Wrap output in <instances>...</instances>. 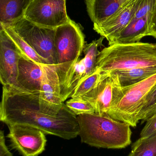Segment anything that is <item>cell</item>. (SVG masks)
<instances>
[{"instance_id":"4fadbf2b","label":"cell","mask_w":156,"mask_h":156,"mask_svg":"<svg viewBox=\"0 0 156 156\" xmlns=\"http://www.w3.org/2000/svg\"><path fill=\"white\" fill-rule=\"evenodd\" d=\"M142 0H129L111 17L99 25H93V30L109 42L115 44L121 32L133 18Z\"/></svg>"},{"instance_id":"e0dca14e","label":"cell","mask_w":156,"mask_h":156,"mask_svg":"<svg viewBox=\"0 0 156 156\" xmlns=\"http://www.w3.org/2000/svg\"><path fill=\"white\" fill-rule=\"evenodd\" d=\"M152 15L142 18H133L121 32L115 44H132L140 42L146 36H149V25Z\"/></svg>"},{"instance_id":"ba28073f","label":"cell","mask_w":156,"mask_h":156,"mask_svg":"<svg viewBox=\"0 0 156 156\" xmlns=\"http://www.w3.org/2000/svg\"><path fill=\"white\" fill-rule=\"evenodd\" d=\"M54 45L57 65L73 62L79 58L85 46V37L80 26L70 19L57 27Z\"/></svg>"},{"instance_id":"6da1fadb","label":"cell","mask_w":156,"mask_h":156,"mask_svg":"<svg viewBox=\"0 0 156 156\" xmlns=\"http://www.w3.org/2000/svg\"><path fill=\"white\" fill-rule=\"evenodd\" d=\"M39 92L23 91L3 86L0 120L6 125L21 124L37 128L45 134L66 140L79 134L77 116L65 104L58 114L50 115L40 110Z\"/></svg>"},{"instance_id":"d6986e66","label":"cell","mask_w":156,"mask_h":156,"mask_svg":"<svg viewBox=\"0 0 156 156\" xmlns=\"http://www.w3.org/2000/svg\"><path fill=\"white\" fill-rule=\"evenodd\" d=\"M3 29L13 42L22 55L40 65H47L44 60L36 53L35 51L20 37L11 27L0 28Z\"/></svg>"},{"instance_id":"ac0fdd59","label":"cell","mask_w":156,"mask_h":156,"mask_svg":"<svg viewBox=\"0 0 156 156\" xmlns=\"http://www.w3.org/2000/svg\"><path fill=\"white\" fill-rule=\"evenodd\" d=\"M117 74L122 87L136 84L156 74V67L136 68L114 71Z\"/></svg>"},{"instance_id":"9c48e42d","label":"cell","mask_w":156,"mask_h":156,"mask_svg":"<svg viewBox=\"0 0 156 156\" xmlns=\"http://www.w3.org/2000/svg\"><path fill=\"white\" fill-rule=\"evenodd\" d=\"M25 18L41 26L51 28L67 23L66 0H33L25 14Z\"/></svg>"},{"instance_id":"603a6c76","label":"cell","mask_w":156,"mask_h":156,"mask_svg":"<svg viewBox=\"0 0 156 156\" xmlns=\"http://www.w3.org/2000/svg\"><path fill=\"white\" fill-rule=\"evenodd\" d=\"M156 113V86L146 99L144 105L139 114V121L142 123L146 122Z\"/></svg>"},{"instance_id":"277c9868","label":"cell","mask_w":156,"mask_h":156,"mask_svg":"<svg viewBox=\"0 0 156 156\" xmlns=\"http://www.w3.org/2000/svg\"><path fill=\"white\" fill-rule=\"evenodd\" d=\"M104 37H101L88 44L85 45L84 57L75 61L55 66L59 79L60 95L63 102L73 94L82 80L97 70V59L99 48L103 45Z\"/></svg>"},{"instance_id":"52a82bcc","label":"cell","mask_w":156,"mask_h":156,"mask_svg":"<svg viewBox=\"0 0 156 156\" xmlns=\"http://www.w3.org/2000/svg\"><path fill=\"white\" fill-rule=\"evenodd\" d=\"M125 92V88L121 86L118 75L115 72L102 73L101 78L97 85L81 98L91 105L95 114L109 116Z\"/></svg>"},{"instance_id":"cb8c5ba5","label":"cell","mask_w":156,"mask_h":156,"mask_svg":"<svg viewBox=\"0 0 156 156\" xmlns=\"http://www.w3.org/2000/svg\"><path fill=\"white\" fill-rule=\"evenodd\" d=\"M156 4V0H142L133 18H140L148 14L152 15Z\"/></svg>"},{"instance_id":"7c38bea8","label":"cell","mask_w":156,"mask_h":156,"mask_svg":"<svg viewBox=\"0 0 156 156\" xmlns=\"http://www.w3.org/2000/svg\"><path fill=\"white\" fill-rule=\"evenodd\" d=\"M55 66H44L39 94L40 110L50 115L58 114L64 104L60 95L59 79Z\"/></svg>"},{"instance_id":"7a4b0ae2","label":"cell","mask_w":156,"mask_h":156,"mask_svg":"<svg viewBox=\"0 0 156 156\" xmlns=\"http://www.w3.org/2000/svg\"><path fill=\"white\" fill-rule=\"evenodd\" d=\"M77 118L82 143L107 149H122L132 143L131 126L128 124L95 113L80 115Z\"/></svg>"},{"instance_id":"7402d4cb","label":"cell","mask_w":156,"mask_h":156,"mask_svg":"<svg viewBox=\"0 0 156 156\" xmlns=\"http://www.w3.org/2000/svg\"><path fill=\"white\" fill-rule=\"evenodd\" d=\"M65 104L77 116L85 114L95 113L91 105L82 98H71L66 101Z\"/></svg>"},{"instance_id":"3957f363","label":"cell","mask_w":156,"mask_h":156,"mask_svg":"<svg viewBox=\"0 0 156 156\" xmlns=\"http://www.w3.org/2000/svg\"><path fill=\"white\" fill-rule=\"evenodd\" d=\"M149 67H156L155 44H113L103 48L97 59V69L102 73Z\"/></svg>"},{"instance_id":"d4e9b609","label":"cell","mask_w":156,"mask_h":156,"mask_svg":"<svg viewBox=\"0 0 156 156\" xmlns=\"http://www.w3.org/2000/svg\"><path fill=\"white\" fill-rule=\"evenodd\" d=\"M140 133V137L147 138L156 134V113L146 121Z\"/></svg>"},{"instance_id":"83f0119b","label":"cell","mask_w":156,"mask_h":156,"mask_svg":"<svg viewBox=\"0 0 156 156\" xmlns=\"http://www.w3.org/2000/svg\"><path fill=\"white\" fill-rule=\"evenodd\" d=\"M155 45H156V43H155Z\"/></svg>"},{"instance_id":"8992f818","label":"cell","mask_w":156,"mask_h":156,"mask_svg":"<svg viewBox=\"0 0 156 156\" xmlns=\"http://www.w3.org/2000/svg\"><path fill=\"white\" fill-rule=\"evenodd\" d=\"M10 27L30 45L47 65H57L54 45L56 28L38 25L24 17Z\"/></svg>"},{"instance_id":"484cf974","label":"cell","mask_w":156,"mask_h":156,"mask_svg":"<svg viewBox=\"0 0 156 156\" xmlns=\"http://www.w3.org/2000/svg\"><path fill=\"white\" fill-rule=\"evenodd\" d=\"M0 156H13L5 144L3 131L0 132Z\"/></svg>"},{"instance_id":"44dd1931","label":"cell","mask_w":156,"mask_h":156,"mask_svg":"<svg viewBox=\"0 0 156 156\" xmlns=\"http://www.w3.org/2000/svg\"><path fill=\"white\" fill-rule=\"evenodd\" d=\"M102 77V73L97 69L93 74L81 82L73 92L71 98H81L93 89Z\"/></svg>"},{"instance_id":"2e32d148","label":"cell","mask_w":156,"mask_h":156,"mask_svg":"<svg viewBox=\"0 0 156 156\" xmlns=\"http://www.w3.org/2000/svg\"><path fill=\"white\" fill-rule=\"evenodd\" d=\"M33 0H0V28L11 27L24 18Z\"/></svg>"},{"instance_id":"4316f807","label":"cell","mask_w":156,"mask_h":156,"mask_svg":"<svg viewBox=\"0 0 156 156\" xmlns=\"http://www.w3.org/2000/svg\"><path fill=\"white\" fill-rule=\"evenodd\" d=\"M149 36L156 38V4L151 16L149 25Z\"/></svg>"},{"instance_id":"9a60e30c","label":"cell","mask_w":156,"mask_h":156,"mask_svg":"<svg viewBox=\"0 0 156 156\" xmlns=\"http://www.w3.org/2000/svg\"><path fill=\"white\" fill-rule=\"evenodd\" d=\"M129 0H85L87 12L93 23L99 25L111 17Z\"/></svg>"},{"instance_id":"5bb4252c","label":"cell","mask_w":156,"mask_h":156,"mask_svg":"<svg viewBox=\"0 0 156 156\" xmlns=\"http://www.w3.org/2000/svg\"><path fill=\"white\" fill-rule=\"evenodd\" d=\"M45 66L21 56L18 61V90L27 92H39L44 76Z\"/></svg>"},{"instance_id":"5b68a950","label":"cell","mask_w":156,"mask_h":156,"mask_svg":"<svg viewBox=\"0 0 156 156\" xmlns=\"http://www.w3.org/2000/svg\"><path fill=\"white\" fill-rule=\"evenodd\" d=\"M156 86V74L134 85L124 87V94L109 116L131 127H136L146 99Z\"/></svg>"},{"instance_id":"30bf717a","label":"cell","mask_w":156,"mask_h":156,"mask_svg":"<svg viewBox=\"0 0 156 156\" xmlns=\"http://www.w3.org/2000/svg\"><path fill=\"white\" fill-rule=\"evenodd\" d=\"M7 137L11 147L22 156H38L45 149V134L39 129L29 126L13 124L7 126Z\"/></svg>"},{"instance_id":"8fae6325","label":"cell","mask_w":156,"mask_h":156,"mask_svg":"<svg viewBox=\"0 0 156 156\" xmlns=\"http://www.w3.org/2000/svg\"><path fill=\"white\" fill-rule=\"evenodd\" d=\"M22 55L5 31L0 28V81L3 86L18 89V61Z\"/></svg>"},{"instance_id":"ffe728a7","label":"cell","mask_w":156,"mask_h":156,"mask_svg":"<svg viewBox=\"0 0 156 156\" xmlns=\"http://www.w3.org/2000/svg\"><path fill=\"white\" fill-rule=\"evenodd\" d=\"M127 156H156V134L147 138L140 137L133 144Z\"/></svg>"}]
</instances>
